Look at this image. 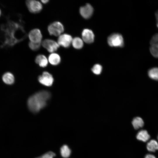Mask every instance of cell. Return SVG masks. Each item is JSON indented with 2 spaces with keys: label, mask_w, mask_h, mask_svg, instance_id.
Instances as JSON below:
<instances>
[{
  "label": "cell",
  "mask_w": 158,
  "mask_h": 158,
  "mask_svg": "<svg viewBox=\"0 0 158 158\" xmlns=\"http://www.w3.org/2000/svg\"><path fill=\"white\" fill-rule=\"evenodd\" d=\"M27 35L20 16L16 19L8 18L0 26V47L1 48L12 47L25 39Z\"/></svg>",
  "instance_id": "6da1fadb"
},
{
  "label": "cell",
  "mask_w": 158,
  "mask_h": 158,
  "mask_svg": "<svg viewBox=\"0 0 158 158\" xmlns=\"http://www.w3.org/2000/svg\"><path fill=\"white\" fill-rule=\"evenodd\" d=\"M51 97L49 92L45 90L39 91L30 96L28 100V106L29 110L36 113L44 107L47 102Z\"/></svg>",
  "instance_id": "7a4b0ae2"
},
{
  "label": "cell",
  "mask_w": 158,
  "mask_h": 158,
  "mask_svg": "<svg viewBox=\"0 0 158 158\" xmlns=\"http://www.w3.org/2000/svg\"><path fill=\"white\" fill-rule=\"evenodd\" d=\"M109 45L112 47H122L124 45V40L122 35L114 33L109 35L107 39Z\"/></svg>",
  "instance_id": "3957f363"
},
{
  "label": "cell",
  "mask_w": 158,
  "mask_h": 158,
  "mask_svg": "<svg viewBox=\"0 0 158 158\" xmlns=\"http://www.w3.org/2000/svg\"><path fill=\"white\" fill-rule=\"evenodd\" d=\"M48 30L49 34L55 36H59L64 30L62 24L59 21H55L49 25Z\"/></svg>",
  "instance_id": "277c9868"
},
{
  "label": "cell",
  "mask_w": 158,
  "mask_h": 158,
  "mask_svg": "<svg viewBox=\"0 0 158 158\" xmlns=\"http://www.w3.org/2000/svg\"><path fill=\"white\" fill-rule=\"evenodd\" d=\"M26 4L29 11L32 13H38L40 12L42 9V5L38 1L28 0L26 1Z\"/></svg>",
  "instance_id": "5b68a950"
},
{
  "label": "cell",
  "mask_w": 158,
  "mask_h": 158,
  "mask_svg": "<svg viewBox=\"0 0 158 158\" xmlns=\"http://www.w3.org/2000/svg\"><path fill=\"white\" fill-rule=\"evenodd\" d=\"M41 44L48 51L51 53H54L59 47L57 42L54 40L49 39L44 40Z\"/></svg>",
  "instance_id": "8992f818"
},
{
  "label": "cell",
  "mask_w": 158,
  "mask_h": 158,
  "mask_svg": "<svg viewBox=\"0 0 158 158\" xmlns=\"http://www.w3.org/2000/svg\"><path fill=\"white\" fill-rule=\"evenodd\" d=\"M72 40V37L70 35L67 34H61L59 36L57 43L59 46L67 48L71 44Z\"/></svg>",
  "instance_id": "52a82bcc"
},
{
  "label": "cell",
  "mask_w": 158,
  "mask_h": 158,
  "mask_svg": "<svg viewBox=\"0 0 158 158\" xmlns=\"http://www.w3.org/2000/svg\"><path fill=\"white\" fill-rule=\"evenodd\" d=\"M38 80L41 84L46 86H50L53 84L54 79L51 75L47 72H44L42 75L38 77Z\"/></svg>",
  "instance_id": "ba28073f"
},
{
  "label": "cell",
  "mask_w": 158,
  "mask_h": 158,
  "mask_svg": "<svg viewBox=\"0 0 158 158\" xmlns=\"http://www.w3.org/2000/svg\"><path fill=\"white\" fill-rule=\"evenodd\" d=\"M28 37L30 42L35 43H41L42 35L40 30L37 28L31 30L29 33Z\"/></svg>",
  "instance_id": "9c48e42d"
},
{
  "label": "cell",
  "mask_w": 158,
  "mask_h": 158,
  "mask_svg": "<svg viewBox=\"0 0 158 158\" xmlns=\"http://www.w3.org/2000/svg\"><path fill=\"white\" fill-rule=\"evenodd\" d=\"M79 11L80 15L84 18L87 19L92 16L93 8L90 4H87L85 6L80 7Z\"/></svg>",
  "instance_id": "30bf717a"
},
{
  "label": "cell",
  "mask_w": 158,
  "mask_h": 158,
  "mask_svg": "<svg viewBox=\"0 0 158 158\" xmlns=\"http://www.w3.org/2000/svg\"><path fill=\"white\" fill-rule=\"evenodd\" d=\"M83 40L85 43L90 44L92 43L94 40V35L92 30L85 29L82 33Z\"/></svg>",
  "instance_id": "8fae6325"
},
{
  "label": "cell",
  "mask_w": 158,
  "mask_h": 158,
  "mask_svg": "<svg viewBox=\"0 0 158 158\" xmlns=\"http://www.w3.org/2000/svg\"><path fill=\"white\" fill-rule=\"evenodd\" d=\"M35 62L40 66L42 67L46 66L48 63V61L46 57L42 54H39L36 57Z\"/></svg>",
  "instance_id": "7c38bea8"
},
{
  "label": "cell",
  "mask_w": 158,
  "mask_h": 158,
  "mask_svg": "<svg viewBox=\"0 0 158 158\" xmlns=\"http://www.w3.org/2000/svg\"><path fill=\"white\" fill-rule=\"evenodd\" d=\"M61 57L57 53H51L48 57V61L50 64L53 65H56L60 63L61 61Z\"/></svg>",
  "instance_id": "4fadbf2b"
},
{
  "label": "cell",
  "mask_w": 158,
  "mask_h": 158,
  "mask_svg": "<svg viewBox=\"0 0 158 158\" xmlns=\"http://www.w3.org/2000/svg\"><path fill=\"white\" fill-rule=\"evenodd\" d=\"M137 139L143 142H146L150 138V136L145 130H141L137 134Z\"/></svg>",
  "instance_id": "5bb4252c"
},
{
  "label": "cell",
  "mask_w": 158,
  "mask_h": 158,
  "mask_svg": "<svg viewBox=\"0 0 158 158\" xmlns=\"http://www.w3.org/2000/svg\"><path fill=\"white\" fill-rule=\"evenodd\" d=\"M2 79L3 82L8 85H12L14 82V77L13 75L10 72L5 73L3 75Z\"/></svg>",
  "instance_id": "9a60e30c"
},
{
  "label": "cell",
  "mask_w": 158,
  "mask_h": 158,
  "mask_svg": "<svg viewBox=\"0 0 158 158\" xmlns=\"http://www.w3.org/2000/svg\"><path fill=\"white\" fill-rule=\"evenodd\" d=\"M132 123L134 128L136 130L142 127L144 125L143 120L139 117L134 118L132 121Z\"/></svg>",
  "instance_id": "2e32d148"
},
{
  "label": "cell",
  "mask_w": 158,
  "mask_h": 158,
  "mask_svg": "<svg viewBox=\"0 0 158 158\" xmlns=\"http://www.w3.org/2000/svg\"><path fill=\"white\" fill-rule=\"evenodd\" d=\"M71 44L73 47L76 49H81L83 45V40L78 37L73 39Z\"/></svg>",
  "instance_id": "e0dca14e"
},
{
  "label": "cell",
  "mask_w": 158,
  "mask_h": 158,
  "mask_svg": "<svg viewBox=\"0 0 158 158\" xmlns=\"http://www.w3.org/2000/svg\"><path fill=\"white\" fill-rule=\"evenodd\" d=\"M147 148L150 152H155L158 150V143L155 140H151L147 143Z\"/></svg>",
  "instance_id": "ac0fdd59"
},
{
  "label": "cell",
  "mask_w": 158,
  "mask_h": 158,
  "mask_svg": "<svg viewBox=\"0 0 158 158\" xmlns=\"http://www.w3.org/2000/svg\"><path fill=\"white\" fill-rule=\"evenodd\" d=\"M71 149L67 145H64L61 148L60 153L62 157L64 158L69 157L71 154Z\"/></svg>",
  "instance_id": "d6986e66"
},
{
  "label": "cell",
  "mask_w": 158,
  "mask_h": 158,
  "mask_svg": "<svg viewBox=\"0 0 158 158\" xmlns=\"http://www.w3.org/2000/svg\"><path fill=\"white\" fill-rule=\"evenodd\" d=\"M148 74L149 77L152 79L158 80V68L154 67L150 69Z\"/></svg>",
  "instance_id": "ffe728a7"
},
{
  "label": "cell",
  "mask_w": 158,
  "mask_h": 158,
  "mask_svg": "<svg viewBox=\"0 0 158 158\" xmlns=\"http://www.w3.org/2000/svg\"><path fill=\"white\" fill-rule=\"evenodd\" d=\"M102 70V66L99 64L95 65L91 69L92 71L95 74L99 75L100 74Z\"/></svg>",
  "instance_id": "44dd1931"
},
{
  "label": "cell",
  "mask_w": 158,
  "mask_h": 158,
  "mask_svg": "<svg viewBox=\"0 0 158 158\" xmlns=\"http://www.w3.org/2000/svg\"><path fill=\"white\" fill-rule=\"evenodd\" d=\"M41 44V42L37 43L30 42L28 43V46L31 50L34 51H36L40 49Z\"/></svg>",
  "instance_id": "7402d4cb"
},
{
  "label": "cell",
  "mask_w": 158,
  "mask_h": 158,
  "mask_svg": "<svg viewBox=\"0 0 158 158\" xmlns=\"http://www.w3.org/2000/svg\"><path fill=\"white\" fill-rule=\"evenodd\" d=\"M150 50L154 57L158 58V46H150Z\"/></svg>",
  "instance_id": "603a6c76"
},
{
  "label": "cell",
  "mask_w": 158,
  "mask_h": 158,
  "mask_svg": "<svg viewBox=\"0 0 158 158\" xmlns=\"http://www.w3.org/2000/svg\"><path fill=\"white\" fill-rule=\"evenodd\" d=\"M150 45L158 44V33L154 34L152 37L150 42Z\"/></svg>",
  "instance_id": "cb8c5ba5"
},
{
  "label": "cell",
  "mask_w": 158,
  "mask_h": 158,
  "mask_svg": "<svg viewBox=\"0 0 158 158\" xmlns=\"http://www.w3.org/2000/svg\"><path fill=\"white\" fill-rule=\"evenodd\" d=\"M56 154L53 152L49 151L41 156L42 158H53Z\"/></svg>",
  "instance_id": "d4e9b609"
},
{
  "label": "cell",
  "mask_w": 158,
  "mask_h": 158,
  "mask_svg": "<svg viewBox=\"0 0 158 158\" xmlns=\"http://www.w3.org/2000/svg\"><path fill=\"white\" fill-rule=\"evenodd\" d=\"M145 158H156L153 155L151 154H147L145 157Z\"/></svg>",
  "instance_id": "484cf974"
},
{
  "label": "cell",
  "mask_w": 158,
  "mask_h": 158,
  "mask_svg": "<svg viewBox=\"0 0 158 158\" xmlns=\"http://www.w3.org/2000/svg\"><path fill=\"white\" fill-rule=\"evenodd\" d=\"M155 15L157 21V26L158 28V10L155 13Z\"/></svg>",
  "instance_id": "4316f807"
},
{
  "label": "cell",
  "mask_w": 158,
  "mask_h": 158,
  "mask_svg": "<svg viewBox=\"0 0 158 158\" xmlns=\"http://www.w3.org/2000/svg\"><path fill=\"white\" fill-rule=\"evenodd\" d=\"M41 1L42 3L44 4H45L47 3L49 1L48 0H41Z\"/></svg>",
  "instance_id": "83f0119b"
},
{
  "label": "cell",
  "mask_w": 158,
  "mask_h": 158,
  "mask_svg": "<svg viewBox=\"0 0 158 158\" xmlns=\"http://www.w3.org/2000/svg\"><path fill=\"white\" fill-rule=\"evenodd\" d=\"M36 158H42V157L41 156L40 157H36Z\"/></svg>",
  "instance_id": "f1b7e54d"
},
{
  "label": "cell",
  "mask_w": 158,
  "mask_h": 158,
  "mask_svg": "<svg viewBox=\"0 0 158 158\" xmlns=\"http://www.w3.org/2000/svg\"><path fill=\"white\" fill-rule=\"evenodd\" d=\"M1 11L0 9V17L1 16Z\"/></svg>",
  "instance_id": "f546056e"
},
{
  "label": "cell",
  "mask_w": 158,
  "mask_h": 158,
  "mask_svg": "<svg viewBox=\"0 0 158 158\" xmlns=\"http://www.w3.org/2000/svg\"><path fill=\"white\" fill-rule=\"evenodd\" d=\"M157 140H158V135L157 137Z\"/></svg>",
  "instance_id": "4dcf8cb0"
}]
</instances>
